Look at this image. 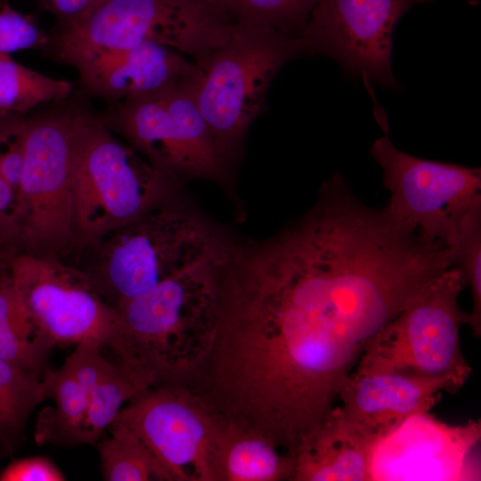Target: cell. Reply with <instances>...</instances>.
<instances>
[{"label":"cell","instance_id":"cb8c5ba5","mask_svg":"<svg viewBox=\"0 0 481 481\" xmlns=\"http://www.w3.org/2000/svg\"><path fill=\"white\" fill-rule=\"evenodd\" d=\"M108 429L111 436L97 444L104 480L170 481L151 451L134 433L114 424Z\"/></svg>","mask_w":481,"mask_h":481},{"label":"cell","instance_id":"5b68a950","mask_svg":"<svg viewBox=\"0 0 481 481\" xmlns=\"http://www.w3.org/2000/svg\"><path fill=\"white\" fill-rule=\"evenodd\" d=\"M219 258L167 278L117 308L136 353L158 384L181 379L213 344Z\"/></svg>","mask_w":481,"mask_h":481},{"label":"cell","instance_id":"9a60e30c","mask_svg":"<svg viewBox=\"0 0 481 481\" xmlns=\"http://www.w3.org/2000/svg\"><path fill=\"white\" fill-rule=\"evenodd\" d=\"M460 388L449 377L354 371L344 381L338 399L350 422L374 444L410 416L430 412L442 392L456 393Z\"/></svg>","mask_w":481,"mask_h":481},{"label":"cell","instance_id":"52a82bcc","mask_svg":"<svg viewBox=\"0 0 481 481\" xmlns=\"http://www.w3.org/2000/svg\"><path fill=\"white\" fill-rule=\"evenodd\" d=\"M9 262L8 275L20 301L37 330L53 346L94 338L110 348L127 371H145L119 314L79 267L58 257L29 252L12 255Z\"/></svg>","mask_w":481,"mask_h":481},{"label":"cell","instance_id":"8992f818","mask_svg":"<svg viewBox=\"0 0 481 481\" xmlns=\"http://www.w3.org/2000/svg\"><path fill=\"white\" fill-rule=\"evenodd\" d=\"M173 180L90 112L78 132L71 177L75 249L163 202Z\"/></svg>","mask_w":481,"mask_h":481},{"label":"cell","instance_id":"4316f807","mask_svg":"<svg viewBox=\"0 0 481 481\" xmlns=\"http://www.w3.org/2000/svg\"><path fill=\"white\" fill-rule=\"evenodd\" d=\"M47 36L33 20L10 5L4 4L0 10V55L26 49L48 46Z\"/></svg>","mask_w":481,"mask_h":481},{"label":"cell","instance_id":"d4e9b609","mask_svg":"<svg viewBox=\"0 0 481 481\" xmlns=\"http://www.w3.org/2000/svg\"><path fill=\"white\" fill-rule=\"evenodd\" d=\"M240 22L300 37L318 0H216Z\"/></svg>","mask_w":481,"mask_h":481},{"label":"cell","instance_id":"ffe728a7","mask_svg":"<svg viewBox=\"0 0 481 481\" xmlns=\"http://www.w3.org/2000/svg\"><path fill=\"white\" fill-rule=\"evenodd\" d=\"M54 346L37 330L9 275L0 281V359L39 378Z\"/></svg>","mask_w":481,"mask_h":481},{"label":"cell","instance_id":"7c38bea8","mask_svg":"<svg viewBox=\"0 0 481 481\" xmlns=\"http://www.w3.org/2000/svg\"><path fill=\"white\" fill-rule=\"evenodd\" d=\"M110 424L134 433L170 481H214L213 460L224 421L185 386L167 382L143 388Z\"/></svg>","mask_w":481,"mask_h":481},{"label":"cell","instance_id":"ac0fdd59","mask_svg":"<svg viewBox=\"0 0 481 481\" xmlns=\"http://www.w3.org/2000/svg\"><path fill=\"white\" fill-rule=\"evenodd\" d=\"M294 457L256 430L224 422L213 460L214 481H292Z\"/></svg>","mask_w":481,"mask_h":481},{"label":"cell","instance_id":"6da1fadb","mask_svg":"<svg viewBox=\"0 0 481 481\" xmlns=\"http://www.w3.org/2000/svg\"><path fill=\"white\" fill-rule=\"evenodd\" d=\"M216 276L215 339L185 384L224 421L293 455L405 299L362 253L326 238L242 258Z\"/></svg>","mask_w":481,"mask_h":481},{"label":"cell","instance_id":"4dcf8cb0","mask_svg":"<svg viewBox=\"0 0 481 481\" xmlns=\"http://www.w3.org/2000/svg\"><path fill=\"white\" fill-rule=\"evenodd\" d=\"M470 5H477L480 0H465Z\"/></svg>","mask_w":481,"mask_h":481},{"label":"cell","instance_id":"603a6c76","mask_svg":"<svg viewBox=\"0 0 481 481\" xmlns=\"http://www.w3.org/2000/svg\"><path fill=\"white\" fill-rule=\"evenodd\" d=\"M148 387L120 365L109 361L87 388L88 409L82 427L81 444H96L126 402Z\"/></svg>","mask_w":481,"mask_h":481},{"label":"cell","instance_id":"7a4b0ae2","mask_svg":"<svg viewBox=\"0 0 481 481\" xmlns=\"http://www.w3.org/2000/svg\"><path fill=\"white\" fill-rule=\"evenodd\" d=\"M233 24L216 0H96L78 20L57 27L48 46L77 69L149 42L198 61L228 39Z\"/></svg>","mask_w":481,"mask_h":481},{"label":"cell","instance_id":"484cf974","mask_svg":"<svg viewBox=\"0 0 481 481\" xmlns=\"http://www.w3.org/2000/svg\"><path fill=\"white\" fill-rule=\"evenodd\" d=\"M455 266L461 271L470 289L473 307L468 325L476 337L481 335V210L469 220L455 245Z\"/></svg>","mask_w":481,"mask_h":481},{"label":"cell","instance_id":"ba28073f","mask_svg":"<svg viewBox=\"0 0 481 481\" xmlns=\"http://www.w3.org/2000/svg\"><path fill=\"white\" fill-rule=\"evenodd\" d=\"M465 286L457 266L436 276L370 340L354 371L449 377L462 387L472 373L460 340L468 323L459 305Z\"/></svg>","mask_w":481,"mask_h":481},{"label":"cell","instance_id":"7402d4cb","mask_svg":"<svg viewBox=\"0 0 481 481\" xmlns=\"http://www.w3.org/2000/svg\"><path fill=\"white\" fill-rule=\"evenodd\" d=\"M73 90L69 81L55 79L0 55V114H26L49 102H62Z\"/></svg>","mask_w":481,"mask_h":481},{"label":"cell","instance_id":"3957f363","mask_svg":"<svg viewBox=\"0 0 481 481\" xmlns=\"http://www.w3.org/2000/svg\"><path fill=\"white\" fill-rule=\"evenodd\" d=\"M300 55L298 37L235 20L228 39L194 61L183 84L230 164L241 154L244 138L264 110L272 81L287 62Z\"/></svg>","mask_w":481,"mask_h":481},{"label":"cell","instance_id":"83f0119b","mask_svg":"<svg viewBox=\"0 0 481 481\" xmlns=\"http://www.w3.org/2000/svg\"><path fill=\"white\" fill-rule=\"evenodd\" d=\"M21 225L19 200L0 175V252L20 247Z\"/></svg>","mask_w":481,"mask_h":481},{"label":"cell","instance_id":"9c48e42d","mask_svg":"<svg viewBox=\"0 0 481 481\" xmlns=\"http://www.w3.org/2000/svg\"><path fill=\"white\" fill-rule=\"evenodd\" d=\"M89 113L70 104L27 118L18 195L24 252L60 257L75 249L71 177L78 132Z\"/></svg>","mask_w":481,"mask_h":481},{"label":"cell","instance_id":"f1b7e54d","mask_svg":"<svg viewBox=\"0 0 481 481\" xmlns=\"http://www.w3.org/2000/svg\"><path fill=\"white\" fill-rule=\"evenodd\" d=\"M65 477L45 457L12 461L0 474V481H62Z\"/></svg>","mask_w":481,"mask_h":481},{"label":"cell","instance_id":"277c9868","mask_svg":"<svg viewBox=\"0 0 481 481\" xmlns=\"http://www.w3.org/2000/svg\"><path fill=\"white\" fill-rule=\"evenodd\" d=\"M220 249L196 217L161 202L80 250L87 258L79 268L117 310L162 281L218 259Z\"/></svg>","mask_w":481,"mask_h":481},{"label":"cell","instance_id":"e0dca14e","mask_svg":"<svg viewBox=\"0 0 481 481\" xmlns=\"http://www.w3.org/2000/svg\"><path fill=\"white\" fill-rule=\"evenodd\" d=\"M372 445L334 406L298 446L292 481H369Z\"/></svg>","mask_w":481,"mask_h":481},{"label":"cell","instance_id":"4fadbf2b","mask_svg":"<svg viewBox=\"0 0 481 481\" xmlns=\"http://www.w3.org/2000/svg\"><path fill=\"white\" fill-rule=\"evenodd\" d=\"M433 0H318L299 37L303 55L334 60L365 83L399 87L391 66L394 28L410 8Z\"/></svg>","mask_w":481,"mask_h":481},{"label":"cell","instance_id":"8fae6325","mask_svg":"<svg viewBox=\"0 0 481 481\" xmlns=\"http://www.w3.org/2000/svg\"><path fill=\"white\" fill-rule=\"evenodd\" d=\"M102 120L169 177L228 174L231 164L183 82L116 102Z\"/></svg>","mask_w":481,"mask_h":481},{"label":"cell","instance_id":"2e32d148","mask_svg":"<svg viewBox=\"0 0 481 481\" xmlns=\"http://www.w3.org/2000/svg\"><path fill=\"white\" fill-rule=\"evenodd\" d=\"M193 67L185 55L149 42L100 56L77 71L88 93L118 102L183 82Z\"/></svg>","mask_w":481,"mask_h":481},{"label":"cell","instance_id":"5bb4252c","mask_svg":"<svg viewBox=\"0 0 481 481\" xmlns=\"http://www.w3.org/2000/svg\"><path fill=\"white\" fill-rule=\"evenodd\" d=\"M480 420L449 425L417 412L374 442L369 481L480 480Z\"/></svg>","mask_w":481,"mask_h":481},{"label":"cell","instance_id":"d6986e66","mask_svg":"<svg viewBox=\"0 0 481 481\" xmlns=\"http://www.w3.org/2000/svg\"><path fill=\"white\" fill-rule=\"evenodd\" d=\"M41 380L45 398H52L54 405L45 407L38 413L35 430L37 444H80L89 403L87 391L65 363L57 371L47 368Z\"/></svg>","mask_w":481,"mask_h":481},{"label":"cell","instance_id":"44dd1931","mask_svg":"<svg viewBox=\"0 0 481 481\" xmlns=\"http://www.w3.org/2000/svg\"><path fill=\"white\" fill-rule=\"evenodd\" d=\"M45 399L41 379L0 359V456L24 442L29 417Z\"/></svg>","mask_w":481,"mask_h":481},{"label":"cell","instance_id":"30bf717a","mask_svg":"<svg viewBox=\"0 0 481 481\" xmlns=\"http://www.w3.org/2000/svg\"><path fill=\"white\" fill-rule=\"evenodd\" d=\"M370 154L389 192L383 210L423 239L455 248L469 220L481 210V169L420 159L397 149L387 134Z\"/></svg>","mask_w":481,"mask_h":481},{"label":"cell","instance_id":"1f68e13d","mask_svg":"<svg viewBox=\"0 0 481 481\" xmlns=\"http://www.w3.org/2000/svg\"><path fill=\"white\" fill-rule=\"evenodd\" d=\"M3 276H4V275H0V281H1V279L3 278Z\"/></svg>","mask_w":481,"mask_h":481},{"label":"cell","instance_id":"f546056e","mask_svg":"<svg viewBox=\"0 0 481 481\" xmlns=\"http://www.w3.org/2000/svg\"><path fill=\"white\" fill-rule=\"evenodd\" d=\"M96 0H39L58 20V27L68 25L82 17Z\"/></svg>","mask_w":481,"mask_h":481}]
</instances>
